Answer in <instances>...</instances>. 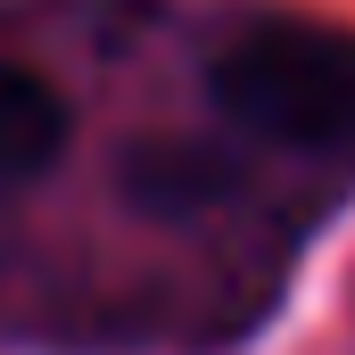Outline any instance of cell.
Masks as SVG:
<instances>
[{"label":"cell","mask_w":355,"mask_h":355,"mask_svg":"<svg viewBox=\"0 0 355 355\" xmlns=\"http://www.w3.org/2000/svg\"><path fill=\"white\" fill-rule=\"evenodd\" d=\"M215 107L281 149H355V33L347 25H306V17H272L248 25L215 50L207 67Z\"/></svg>","instance_id":"cell-1"},{"label":"cell","mask_w":355,"mask_h":355,"mask_svg":"<svg viewBox=\"0 0 355 355\" xmlns=\"http://www.w3.org/2000/svg\"><path fill=\"white\" fill-rule=\"evenodd\" d=\"M67 149V99L42 83L33 67H8L0 58V190L50 174Z\"/></svg>","instance_id":"cell-2"}]
</instances>
